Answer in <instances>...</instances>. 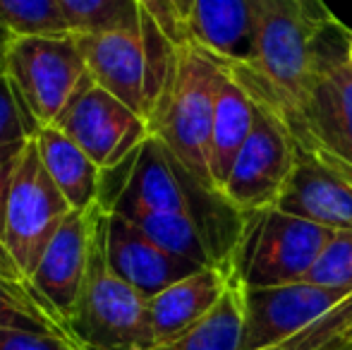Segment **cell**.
Returning <instances> with one entry per match:
<instances>
[{
  "label": "cell",
  "instance_id": "obj_30",
  "mask_svg": "<svg viewBox=\"0 0 352 350\" xmlns=\"http://www.w3.org/2000/svg\"><path fill=\"white\" fill-rule=\"evenodd\" d=\"M170 3H173V8H175V12L180 14L182 24H185V29H187V17H190L192 3H195V0H170Z\"/></svg>",
  "mask_w": 352,
  "mask_h": 350
},
{
  "label": "cell",
  "instance_id": "obj_6",
  "mask_svg": "<svg viewBox=\"0 0 352 350\" xmlns=\"http://www.w3.org/2000/svg\"><path fill=\"white\" fill-rule=\"evenodd\" d=\"M331 235V228L297 219L276 206L247 214L232 266L247 288L297 283L305 281Z\"/></svg>",
  "mask_w": 352,
  "mask_h": 350
},
{
  "label": "cell",
  "instance_id": "obj_1",
  "mask_svg": "<svg viewBox=\"0 0 352 350\" xmlns=\"http://www.w3.org/2000/svg\"><path fill=\"white\" fill-rule=\"evenodd\" d=\"M250 10L254 61L250 67H226L287 122L300 151L316 156L307 125L311 63L321 39L345 27L324 0H250Z\"/></svg>",
  "mask_w": 352,
  "mask_h": 350
},
{
  "label": "cell",
  "instance_id": "obj_24",
  "mask_svg": "<svg viewBox=\"0 0 352 350\" xmlns=\"http://www.w3.org/2000/svg\"><path fill=\"white\" fill-rule=\"evenodd\" d=\"M38 130H41V125L29 111L27 101L17 91V87L12 85L3 58H0V146L29 142L36 137Z\"/></svg>",
  "mask_w": 352,
  "mask_h": 350
},
{
  "label": "cell",
  "instance_id": "obj_22",
  "mask_svg": "<svg viewBox=\"0 0 352 350\" xmlns=\"http://www.w3.org/2000/svg\"><path fill=\"white\" fill-rule=\"evenodd\" d=\"M266 350H352V295L324 317Z\"/></svg>",
  "mask_w": 352,
  "mask_h": 350
},
{
  "label": "cell",
  "instance_id": "obj_10",
  "mask_svg": "<svg viewBox=\"0 0 352 350\" xmlns=\"http://www.w3.org/2000/svg\"><path fill=\"white\" fill-rule=\"evenodd\" d=\"M321 41L311 63L307 125L316 156L352 180V65L348 48L343 53L329 51Z\"/></svg>",
  "mask_w": 352,
  "mask_h": 350
},
{
  "label": "cell",
  "instance_id": "obj_26",
  "mask_svg": "<svg viewBox=\"0 0 352 350\" xmlns=\"http://www.w3.org/2000/svg\"><path fill=\"white\" fill-rule=\"evenodd\" d=\"M0 350H84L67 333L0 327Z\"/></svg>",
  "mask_w": 352,
  "mask_h": 350
},
{
  "label": "cell",
  "instance_id": "obj_2",
  "mask_svg": "<svg viewBox=\"0 0 352 350\" xmlns=\"http://www.w3.org/2000/svg\"><path fill=\"white\" fill-rule=\"evenodd\" d=\"M91 80L142 116L151 127L168 89L177 46L146 14L142 24L77 34Z\"/></svg>",
  "mask_w": 352,
  "mask_h": 350
},
{
  "label": "cell",
  "instance_id": "obj_3",
  "mask_svg": "<svg viewBox=\"0 0 352 350\" xmlns=\"http://www.w3.org/2000/svg\"><path fill=\"white\" fill-rule=\"evenodd\" d=\"M223 72L226 63L197 43L187 41L177 46L168 89L151 122V135L211 190H216V185L209 171V146Z\"/></svg>",
  "mask_w": 352,
  "mask_h": 350
},
{
  "label": "cell",
  "instance_id": "obj_7",
  "mask_svg": "<svg viewBox=\"0 0 352 350\" xmlns=\"http://www.w3.org/2000/svg\"><path fill=\"white\" fill-rule=\"evenodd\" d=\"M252 98L256 111L254 127L221 190L240 214H256L278 204L300 151L287 122L269 103Z\"/></svg>",
  "mask_w": 352,
  "mask_h": 350
},
{
  "label": "cell",
  "instance_id": "obj_27",
  "mask_svg": "<svg viewBox=\"0 0 352 350\" xmlns=\"http://www.w3.org/2000/svg\"><path fill=\"white\" fill-rule=\"evenodd\" d=\"M29 142H17V144L0 146V240H3L5 228V206H8L10 187H12L14 173L19 168V161L24 156Z\"/></svg>",
  "mask_w": 352,
  "mask_h": 350
},
{
  "label": "cell",
  "instance_id": "obj_21",
  "mask_svg": "<svg viewBox=\"0 0 352 350\" xmlns=\"http://www.w3.org/2000/svg\"><path fill=\"white\" fill-rule=\"evenodd\" d=\"M72 34H98L137 27L146 17L140 0H56Z\"/></svg>",
  "mask_w": 352,
  "mask_h": 350
},
{
  "label": "cell",
  "instance_id": "obj_25",
  "mask_svg": "<svg viewBox=\"0 0 352 350\" xmlns=\"http://www.w3.org/2000/svg\"><path fill=\"white\" fill-rule=\"evenodd\" d=\"M305 281L324 288H352V230H333Z\"/></svg>",
  "mask_w": 352,
  "mask_h": 350
},
{
  "label": "cell",
  "instance_id": "obj_19",
  "mask_svg": "<svg viewBox=\"0 0 352 350\" xmlns=\"http://www.w3.org/2000/svg\"><path fill=\"white\" fill-rule=\"evenodd\" d=\"M245 314L247 285L235 274L223 298L206 317H201L195 327L182 331L180 336L148 350H240L242 333H245Z\"/></svg>",
  "mask_w": 352,
  "mask_h": 350
},
{
  "label": "cell",
  "instance_id": "obj_23",
  "mask_svg": "<svg viewBox=\"0 0 352 350\" xmlns=\"http://www.w3.org/2000/svg\"><path fill=\"white\" fill-rule=\"evenodd\" d=\"M0 27L10 36L72 34L56 0H0Z\"/></svg>",
  "mask_w": 352,
  "mask_h": 350
},
{
  "label": "cell",
  "instance_id": "obj_13",
  "mask_svg": "<svg viewBox=\"0 0 352 350\" xmlns=\"http://www.w3.org/2000/svg\"><path fill=\"white\" fill-rule=\"evenodd\" d=\"M276 209L331 230H352V180L319 156L297 151Z\"/></svg>",
  "mask_w": 352,
  "mask_h": 350
},
{
  "label": "cell",
  "instance_id": "obj_32",
  "mask_svg": "<svg viewBox=\"0 0 352 350\" xmlns=\"http://www.w3.org/2000/svg\"><path fill=\"white\" fill-rule=\"evenodd\" d=\"M348 48L352 51V29H350V36H348Z\"/></svg>",
  "mask_w": 352,
  "mask_h": 350
},
{
  "label": "cell",
  "instance_id": "obj_28",
  "mask_svg": "<svg viewBox=\"0 0 352 350\" xmlns=\"http://www.w3.org/2000/svg\"><path fill=\"white\" fill-rule=\"evenodd\" d=\"M140 3L144 5V10L156 19L158 27L166 32V36L170 39L175 46H182V43L190 41L185 24H182L180 14L175 12V8H173L170 0H140Z\"/></svg>",
  "mask_w": 352,
  "mask_h": 350
},
{
  "label": "cell",
  "instance_id": "obj_4",
  "mask_svg": "<svg viewBox=\"0 0 352 350\" xmlns=\"http://www.w3.org/2000/svg\"><path fill=\"white\" fill-rule=\"evenodd\" d=\"M103 209L94 233L87 276L79 290L67 333L84 350H148L153 346L148 298L122 281L108 264Z\"/></svg>",
  "mask_w": 352,
  "mask_h": 350
},
{
  "label": "cell",
  "instance_id": "obj_5",
  "mask_svg": "<svg viewBox=\"0 0 352 350\" xmlns=\"http://www.w3.org/2000/svg\"><path fill=\"white\" fill-rule=\"evenodd\" d=\"M3 63L41 127L58 125L94 82L77 34L12 36Z\"/></svg>",
  "mask_w": 352,
  "mask_h": 350
},
{
  "label": "cell",
  "instance_id": "obj_31",
  "mask_svg": "<svg viewBox=\"0 0 352 350\" xmlns=\"http://www.w3.org/2000/svg\"><path fill=\"white\" fill-rule=\"evenodd\" d=\"M10 39H12V36H10V34L5 32L3 27H0V58H3V53H5V48H8Z\"/></svg>",
  "mask_w": 352,
  "mask_h": 350
},
{
  "label": "cell",
  "instance_id": "obj_9",
  "mask_svg": "<svg viewBox=\"0 0 352 350\" xmlns=\"http://www.w3.org/2000/svg\"><path fill=\"white\" fill-rule=\"evenodd\" d=\"M56 127L70 137L101 173L122 166L151 137L148 122L96 82L79 94Z\"/></svg>",
  "mask_w": 352,
  "mask_h": 350
},
{
  "label": "cell",
  "instance_id": "obj_12",
  "mask_svg": "<svg viewBox=\"0 0 352 350\" xmlns=\"http://www.w3.org/2000/svg\"><path fill=\"white\" fill-rule=\"evenodd\" d=\"M101 211V204L87 211H70L58 226L56 235L38 259L36 271L29 278L34 290L58 312L65 329L87 276L89 254H91L94 233H96Z\"/></svg>",
  "mask_w": 352,
  "mask_h": 350
},
{
  "label": "cell",
  "instance_id": "obj_33",
  "mask_svg": "<svg viewBox=\"0 0 352 350\" xmlns=\"http://www.w3.org/2000/svg\"><path fill=\"white\" fill-rule=\"evenodd\" d=\"M348 58H350V65H352V51H350V48H348Z\"/></svg>",
  "mask_w": 352,
  "mask_h": 350
},
{
  "label": "cell",
  "instance_id": "obj_18",
  "mask_svg": "<svg viewBox=\"0 0 352 350\" xmlns=\"http://www.w3.org/2000/svg\"><path fill=\"white\" fill-rule=\"evenodd\" d=\"M254 98L226 67L216 94L209 146V171L218 192L226 185L232 164H235L237 154H240L252 127H254Z\"/></svg>",
  "mask_w": 352,
  "mask_h": 350
},
{
  "label": "cell",
  "instance_id": "obj_20",
  "mask_svg": "<svg viewBox=\"0 0 352 350\" xmlns=\"http://www.w3.org/2000/svg\"><path fill=\"white\" fill-rule=\"evenodd\" d=\"M0 327L67 333L58 312L34 290L29 281H12L5 276H0Z\"/></svg>",
  "mask_w": 352,
  "mask_h": 350
},
{
  "label": "cell",
  "instance_id": "obj_15",
  "mask_svg": "<svg viewBox=\"0 0 352 350\" xmlns=\"http://www.w3.org/2000/svg\"><path fill=\"white\" fill-rule=\"evenodd\" d=\"M232 264H211L187 278L168 285L158 295L148 298V322H151L153 346L168 343L180 336L190 327H195L201 317L216 307L226 288L235 276ZM151 346V348H153Z\"/></svg>",
  "mask_w": 352,
  "mask_h": 350
},
{
  "label": "cell",
  "instance_id": "obj_8",
  "mask_svg": "<svg viewBox=\"0 0 352 350\" xmlns=\"http://www.w3.org/2000/svg\"><path fill=\"white\" fill-rule=\"evenodd\" d=\"M72 206L48 175L34 140H29L5 206L3 243L24 278H32L46 245Z\"/></svg>",
  "mask_w": 352,
  "mask_h": 350
},
{
  "label": "cell",
  "instance_id": "obj_11",
  "mask_svg": "<svg viewBox=\"0 0 352 350\" xmlns=\"http://www.w3.org/2000/svg\"><path fill=\"white\" fill-rule=\"evenodd\" d=\"M350 295L352 288H324L307 281L274 288H247L245 333L240 350L278 346L307 324L338 307Z\"/></svg>",
  "mask_w": 352,
  "mask_h": 350
},
{
  "label": "cell",
  "instance_id": "obj_14",
  "mask_svg": "<svg viewBox=\"0 0 352 350\" xmlns=\"http://www.w3.org/2000/svg\"><path fill=\"white\" fill-rule=\"evenodd\" d=\"M106 254L111 269L144 298H153L168 285L201 269L190 259L170 254L146 238L135 223L111 211L106 219Z\"/></svg>",
  "mask_w": 352,
  "mask_h": 350
},
{
  "label": "cell",
  "instance_id": "obj_29",
  "mask_svg": "<svg viewBox=\"0 0 352 350\" xmlns=\"http://www.w3.org/2000/svg\"><path fill=\"white\" fill-rule=\"evenodd\" d=\"M0 276H5V278H12V281H27L22 271H19L17 262L12 259V254L8 252V248H5L3 240H0Z\"/></svg>",
  "mask_w": 352,
  "mask_h": 350
},
{
  "label": "cell",
  "instance_id": "obj_16",
  "mask_svg": "<svg viewBox=\"0 0 352 350\" xmlns=\"http://www.w3.org/2000/svg\"><path fill=\"white\" fill-rule=\"evenodd\" d=\"M187 36L226 65L250 67L254 61L250 0H195Z\"/></svg>",
  "mask_w": 352,
  "mask_h": 350
},
{
  "label": "cell",
  "instance_id": "obj_17",
  "mask_svg": "<svg viewBox=\"0 0 352 350\" xmlns=\"http://www.w3.org/2000/svg\"><path fill=\"white\" fill-rule=\"evenodd\" d=\"M34 144L48 175L53 177L72 211H87L101 201L103 173L60 127H41L34 137Z\"/></svg>",
  "mask_w": 352,
  "mask_h": 350
}]
</instances>
